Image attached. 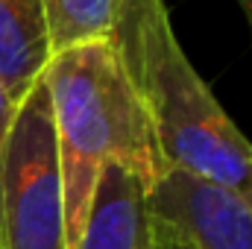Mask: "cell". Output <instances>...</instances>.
<instances>
[{
  "label": "cell",
  "mask_w": 252,
  "mask_h": 249,
  "mask_svg": "<svg viewBox=\"0 0 252 249\" xmlns=\"http://www.w3.org/2000/svg\"><path fill=\"white\" fill-rule=\"evenodd\" d=\"M64 199V247L76 249L97 182L109 164L153 187L170 167L150 112L132 85L112 38L50 56L44 67Z\"/></svg>",
  "instance_id": "1"
},
{
  "label": "cell",
  "mask_w": 252,
  "mask_h": 249,
  "mask_svg": "<svg viewBox=\"0 0 252 249\" xmlns=\"http://www.w3.org/2000/svg\"><path fill=\"white\" fill-rule=\"evenodd\" d=\"M112 44L150 112L164 164L252 202V144L185 56L164 0H118Z\"/></svg>",
  "instance_id": "2"
},
{
  "label": "cell",
  "mask_w": 252,
  "mask_h": 249,
  "mask_svg": "<svg viewBox=\"0 0 252 249\" xmlns=\"http://www.w3.org/2000/svg\"><path fill=\"white\" fill-rule=\"evenodd\" d=\"M0 249H67L53 115L44 76L0 144Z\"/></svg>",
  "instance_id": "3"
},
{
  "label": "cell",
  "mask_w": 252,
  "mask_h": 249,
  "mask_svg": "<svg viewBox=\"0 0 252 249\" xmlns=\"http://www.w3.org/2000/svg\"><path fill=\"white\" fill-rule=\"evenodd\" d=\"M147 208L190 249H252V202L182 170H167L150 187Z\"/></svg>",
  "instance_id": "4"
},
{
  "label": "cell",
  "mask_w": 252,
  "mask_h": 249,
  "mask_svg": "<svg viewBox=\"0 0 252 249\" xmlns=\"http://www.w3.org/2000/svg\"><path fill=\"white\" fill-rule=\"evenodd\" d=\"M135 173L109 164L97 182L85 232L76 249H153V214Z\"/></svg>",
  "instance_id": "5"
},
{
  "label": "cell",
  "mask_w": 252,
  "mask_h": 249,
  "mask_svg": "<svg viewBox=\"0 0 252 249\" xmlns=\"http://www.w3.org/2000/svg\"><path fill=\"white\" fill-rule=\"evenodd\" d=\"M50 62L41 0H0V82L21 103Z\"/></svg>",
  "instance_id": "6"
},
{
  "label": "cell",
  "mask_w": 252,
  "mask_h": 249,
  "mask_svg": "<svg viewBox=\"0 0 252 249\" xmlns=\"http://www.w3.org/2000/svg\"><path fill=\"white\" fill-rule=\"evenodd\" d=\"M118 0H41L50 56L112 38Z\"/></svg>",
  "instance_id": "7"
},
{
  "label": "cell",
  "mask_w": 252,
  "mask_h": 249,
  "mask_svg": "<svg viewBox=\"0 0 252 249\" xmlns=\"http://www.w3.org/2000/svg\"><path fill=\"white\" fill-rule=\"evenodd\" d=\"M153 249H190V244L176 229L153 217Z\"/></svg>",
  "instance_id": "8"
},
{
  "label": "cell",
  "mask_w": 252,
  "mask_h": 249,
  "mask_svg": "<svg viewBox=\"0 0 252 249\" xmlns=\"http://www.w3.org/2000/svg\"><path fill=\"white\" fill-rule=\"evenodd\" d=\"M15 112H18V103L9 97L6 85L0 82V144H3L6 135H9V126H12V121H15Z\"/></svg>",
  "instance_id": "9"
},
{
  "label": "cell",
  "mask_w": 252,
  "mask_h": 249,
  "mask_svg": "<svg viewBox=\"0 0 252 249\" xmlns=\"http://www.w3.org/2000/svg\"><path fill=\"white\" fill-rule=\"evenodd\" d=\"M241 6H244V12H247V21H250V27H252V0H238Z\"/></svg>",
  "instance_id": "10"
}]
</instances>
